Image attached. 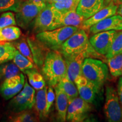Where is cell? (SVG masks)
Here are the masks:
<instances>
[{"instance_id": "6da1fadb", "label": "cell", "mask_w": 122, "mask_h": 122, "mask_svg": "<svg viewBox=\"0 0 122 122\" xmlns=\"http://www.w3.org/2000/svg\"><path fill=\"white\" fill-rule=\"evenodd\" d=\"M44 79L49 86L54 87L66 76V65L58 50L49 51L41 67Z\"/></svg>"}, {"instance_id": "7a4b0ae2", "label": "cell", "mask_w": 122, "mask_h": 122, "mask_svg": "<svg viewBox=\"0 0 122 122\" xmlns=\"http://www.w3.org/2000/svg\"><path fill=\"white\" fill-rule=\"evenodd\" d=\"M109 68L102 61L92 58H86L82 66L81 75L100 91L108 77Z\"/></svg>"}, {"instance_id": "3957f363", "label": "cell", "mask_w": 122, "mask_h": 122, "mask_svg": "<svg viewBox=\"0 0 122 122\" xmlns=\"http://www.w3.org/2000/svg\"><path fill=\"white\" fill-rule=\"evenodd\" d=\"M79 29L74 26L62 27L36 33V37L50 50H58L65 41Z\"/></svg>"}, {"instance_id": "277c9868", "label": "cell", "mask_w": 122, "mask_h": 122, "mask_svg": "<svg viewBox=\"0 0 122 122\" xmlns=\"http://www.w3.org/2000/svg\"><path fill=\"white\" fill-rule=\"evenodd\" d=\"M59 50V52L65 58L86 50H95L92 46L85 30L80 28L65 41Z\"/></svg>"}, {"instance_id": "5b68a950", "label": "cell", "mask_w": 122, "mask_h": 122, "mask_svg": "<svg viewBox=\"0 0 122 122\" xmlns=\"http://www.w3.org/2000/svg\"><path fill=\"white\" fill-rule=\"evenodd\" d=\"M35 89L25 81L22 91L13 97L8 105L9 109L13 113L31 110L35 102Z\"/></svg>"}, {"instance_id": "8992f818", "label": "cell", "mask_w": 122, "mask_h": 122, "mask_svg": "<svg viewBox=\"0 0 122 122\" xmlns=\"http://www.w3.org/2000/svg\"><path fill=\"white\" fill-rule=\"evenodd\" d=\"M105 96L104 112L107 120L109 122H122V106L118 92L112 86H107Z\"/></svg>"}, {"instance_id": "52a82bcc", "label": "cell", "mask_w": 122, "mask_h": 122, "mask_svg": "<svg viewBox=\"0 0 122 122\" xmlns=\"http://www.w3.org/2000/svg\"><path fill=\"white\" fill-rule=\"evenodd\" d=\"M45 5H40L29 2L28 0L23 1L16 12L15 19L16 24L26 30L31 25L35 18Z\"/></svg>"}, {"instance_id": "ba28073f", "label": "cell", "mask_w": 122, "mask_h": 122, "mask_svg": "<svg viewBox=\"0 0 122 122\" xmlns=\"http://www.w3.org/2000/svg\"><path fill=\"white\" fill-rule=\"evenodd\" d=\"M91 111L89 103L81 97L70 100L67 112L66 120L72 122H83Z\"/></svg>"}, {"instance_id": "9c48e42d", "label": "cell", "mask_w": 122, "mask_h": 122, "mask_svg": "<svg viewBox=\"0 0 122 122\" xmlns=\"http://www.w3.org/2000/svg\"><path fill=\"white\" fill-rule=\"evenodd\" d=\"M95 53H97L95 50H86L79 54L65 57L67 77L70 80L74 82L76 77L81 75L82 66L84 59L91 56H94Z\"/></svg>"}, {"instance_id": "30bf717a", "label": "cell", "mask_w": 122, "mask_h": 122, "mask_svg": "<svg viewBox=\"0 0 122 122\" xmlns=\"http://www.w3.org/2000/svg\"><path fill=\"white\" fill-rule=\"evenodd\" d=\"M57 13V10L51 4H46L32 22L33 32L36 34L45 30H52Z\"/></svg>"}, {"instance_id": "8fae6325", "label": "cell", "mask_w": 122, "mask_h": 122, "mask_svg": "<svg viewBox=\"0 0 122 122\" xmlns=\"http://www.w3.org/2000/svg\"><path fill=\"white\" fill-rule=\"evenodd\" d=\"M118 31L107 30L93 34L89 39L92 46L98 54L106 56L110 49Z\"/></svg>"}, {"instance_id": "7c38bea8", "label": "cell", "mask_w": 122, "mask_h": 122, "mask_svg": "<svg viewBox=\"0 0 122 122\" xmlns=\"http://www.w3.org/2000/svg\"><path fill=\"white\" fill-rule=\"evenodd\" d=\"M25 83V77L22 73L5 80L0 86V93L4 99L9 100L19 93Z\"/></svg>"}, {"instance_id": "4fadbf2b", "label": "cell", "mask_w": 122, "mask_h": 122, "mask_svg": "<svg viewBox=\"0 0 122 122\" xmlns=\"http://www.w3.org/2000/svg\"><path fill=\"white\" fill-rule=\"evenodd\" d=\"M80 97L87 102L91 103L95 99L96 94L99 91L92 82L80 75L74 81Z\"/></svg>"}, {"instance_id": "5bb4252c", "label": "cell", "mask_w": 122, "mask_h": 122, "mask_svg": "<svg viewBox=\"0 0 122 122\" xmlns=\"http://www.w3.org/2000/svg\"><path fill=\"white\" fill-rule=\"evenodd\" d=\"M85 20L84 17L79 15L76 11H71L65 14H61L57 11L52 30L65 26H74L80 28Z\"/></svg>"}, {"instance_id": "9a60e30c", "label": "cell", "mask_w": 122, "mask_h": 122, "mask_svg": "<svg viewBox=\"0 0 122 122\" xmlns=\"http://www.w3.org/2000/svg\"><path fill=\"white\" fill-rule=\"evenodd\" d=\"M90 33H96L107 30H122V17L118 14H115L102 20L101 22L90 27Z\"/></svg>"}, {"instance_id": "2e32d148", "label": "cell", "mask_w": 122, "mask_h": 122, "mask_svg": "<svg viewBox=\"0 0 122 122\" xmlns=\"http://www.w3.org/2000/svg\"><path fill=\"white\" fill-rule=\"evenodd\" d=\"M118 6L117 4L112 2H110L91 18L85 20L81 26L80 27V29L84 30H89L90 27L97 24V23L101 22L107 18L117 14Z\"/></svg>"}, {"instance_id": "e0dca14e", "label": "cell", "mask_w": 122, "mask_h": 122, "mask_svg": "<svg viewBox=\"0 0 122 122\" xmlns=\"http://www.w3.org/2000/svg\"><path fill=\"white\" fill-rule=\"evenodd\" d=\"M105 1V0H80L76 11L86 20L106 6Z\"/></svg>"}, {"instance_id": "ac0fdd59", "label": "cell", "mask_w": 122, "mask_h": 122, "mask_svg": "<svg viewBox=\"0 0 122 122\" xmlns=\"http://www.w3.org/2000/svg\"><path fill=\"white\" fill-rule=\"evenodd\" d=\"M27 40L31 50L35 64L37 68L41 67L50 49L33 36L27 37Z\"/></svg>"}, {"instance_id": "d6986e66", "label": "cell", "mask_w": 122, "mask_h": 122, "mask_svg": "<svg viewBox=\"0 0 122 122\" xmlns=\"http://www.w3.org/2000/svg\"><path fill=\"white\" fill-rule=\"evenodd\" d=\"M56 94V107L57 112L58 120L60 122L66 121L67 112L68 105V98L63 90L58 86H54Z\"/></svg>"}, {"instance_id": "ffe728a7", "label": "cell", "mask_w": 122, "mask_h": 122, "mask_svg": "<svg viewBox=\"0 0 122 122\" xmlns=\"http://www.w3.org/2000/svg\"><path fill=\"white\" fill-rule=\"evenodd\" d=\"M48 86H45L41 89L37 90L35 95V102L33 107L35 112L37 114L40 120L46 118L45 114L46 105V94Z\"/></svg>"}, {"instance_id": "44dd1931", "label": "cell", "mask_w": 122, "mask_h": 122, "mask_svg": "<svg viewBox=\"0 0 122 122\" xmlns=\"http://www.w3.org/2000/svg\"><path fill=\"white\" fill-rule=\"evenodd\" d=\"M26 74L30 85L36 90L41 89L46 86L45 80L43 75L39 72L37 68H32L23 72Z\"/></svg>"}, {"instance_id": "7402d4cb", "label": "cell", "mask_w": 122, "mask_h": 122, "mask_svg": "<svg viewBox=\"0 0 122 122\" xmlns=\"http://www.w3.org/2000/svg\"><path fill=\"white\" fill-rule=\"evenodd\" d=\"M21 35L20 28L14 25L0 27V42H11L19 39Z\"/></svg>"}, {"instance_id": "603a6c76", "label": "cell", "mask_w": 122, "mask_h": 122, "mask_svg": "<svg viewBox=\"0 0 122 122\" xmlns=\"http://www.w3.org/2000/svg\"><path fill=\"white\" fill-rule=\"evenodd\" d=\"M16 51L11 42H0V65L13 60Z\"/></svg>"}, {"instance_id": "cb8c5ba5", "label": "cell", "mask_w": 122, "mask_h": 122, "mask_svg": "<svg viewBox=\"0 0 122 122\" xmlns=\"http://www.w3.org/2000/svg\"><path fill=\"white\" fill-rule=\"evenodd\" d=\"M58 85L66 94L69 100L79 96L78 90L75 84L74 81L70 80L66 76L59 82Z\"/></svg>"}, {"instance_id": "d4e9b609", "label": "cell", "mask_w": 122, "mask_h": 122, "mask_svg": "<svg viewBox=\"0 0 122 122\" xmlns=\"http://www.w3.org/2000/svg\"><path fill=\"white\" fill-rule=\"evenodd\" d=\"M19 68L13 62H7L0 65V79L6 80L19 74Z\"/></svg>"}, {"instance_id": "484cf974", "label": "cell", "mask_w": 122, "mask_h": 122, "mask_svg": "<svg viewBox=\"0 0 122 122\" xmlns=\"http://www.w3.org/2000/svg\"><path fill=\"white\" fill-rule=\"evenodd\" d=\"M10 121L14 122H39L40 119L35 112L27 110L14 113L10 117Z\"/></svg>"}, {"instance_id": "4316f807", "label": "cell", "mask_w": 122, "mask_h": 122, "mask_svg": "<svg viewBox=\"0 0 122 122\" xmlns=\"http://www.w3.org/2000/svg\"><path fill=\"white\" fill-rule=\"evenodd\" d=\"M110 72L114 77H118L122 75V53L115 55L107 59Z\"/></svg>"}, {"instance_id": "83f0119b", "label": "cell", "mask_w": 122, "mask_h": 122, "mask_svg": "<svg viewBox=\"0 0 122 122\" xmlns=\"http://www.w3.org/2000/svg\"><path fill=\"white\" fill-rule=\"evenodd\" d=\"M11 43L13 44L16 49L18 50L21 54L27 57L28 59H30L32 62L34 63L31 50H30L27 39L20 37L19 39L16 40L11 41Z\"/></svg>"}, {"instance_id": "f1b7e54d", "label": "cell", "mask_w": 122, "mask_h": 122, "mask_svg": "<svg viewBox=\"0 0 122 122\" xmlns=\"http://www.w3.org/2000/svg\"><path fill=\"white\" fill-rule=\"evenodd\" d=\"M79 1L80 0H61L51 5L59 13L65 14L71 11H76Z\"/></svg>"}, {"instance_id": "f546056e", "label": "cell", "mask_w": 122, "mask_h": 122, "mask_svg": "<svg viewBox=\"0 0 122 122\" xmlns=\"http://www.w3.org/2000/svg\"><path fill=\"white\" fill-rule=\"evenodd\" d=\"M13 61L22 72H24L25 70L30 69V68L35 67L37 68L34 63L32 62L30 59H28L27 57L21 54L17 50L15 52Z\"/></svg>"}, {"instance_id": "4dcf8cb0", "label": "cell", "mask_w": 122, "mask_h": 122, "mask_svg": "<svg viewBox=\"0 0 122 122\" xmlns=\"http://www.w3.org/2000/svg\"><path fill=\"white\" fill-rule=\"evenodd\" d=\"M120 53H122V30L117 32L110 49L105 57L108 59Z\"/></svg>"}, {"instance_id": "1f68e13d", "label": "cell", "mask_w": 122, "mask_h": 122, "mask_svg": "<svg viewBox=\"0 0 122 122\" xmlns=\"http://www.w3.org/2000/svg\"><path fill=\"white\" fill-rule=\"evenodd\" d=\"M22 0H0V13L6 11H13L16 13Z\"/></svg>"}, {"instance_id": "d6a6232c", "label": "cell", "mask_w": 122, "mask_h": 122, "mask_svg": "<svg viewBox=\"0 0 122 122\" xmlns=\"http://www.w3.org/2000/svg\"><path fill=\"white\" fill-rule=\"evenodd\" d=\"M16 25L14 14L12 12H6L0 16V27H5Z\"/></svg>"}, {"instance_id": "836d02e7", "label": "cell", "mask_w": 122, "mask_h": 122, "mask_svg": "<svg viewBox=\"0 0 122 122\" xmlns=\"http://www.w3.org/2000/svg\"><path fill=\"white\" fill-rule=\"evenodd\" d=\"M53 87L51 86H49L47 90L46 94V105L45 114L46 117H48L49 114L50 109L53 104L55 99H56V94L53 89Z\"/></svg>"}, {"instance_id": "e575fe53", "label": "cell", "mask_w": 122, "mask_h": 122, "mask_svg": "<svg viewBox=\"0 0 122 122\" xmlns=\"http://www.w3.org/2000/svg\"><path fill=\"white\" fill-rule=\"evenodd\" d=\"M118 94L119 99L122 106V77H120L118 84Z\"/></svg>"}, {"instance_id": "d590c367", "label": "cell", "mask_w": 122, "mask_h": 122, "mask_svg": "<svg viewBox=\"0 0 122 122\" xmlns=\"http://www.w3.org/2000/svg\"><path fill=\"white\" fill-rule=\"evenodd\" d=\"M29 2L33 4L40 5H46V0H28Z\"/></svg>"}, {"instance_id": "8d00e7d4", "label": "cell", "mask_w": 122, "mask_h": 122, "mask_svg": "<svg viewBox=\"0 0 122 122\" xmlns=\"http://www.w3.org/2000/svg\"><path fill=\"white\" fill-rule=\"evenodd\" d=\"M117 14L120 15L122 17V4H119L118 6V8H117Z\"/></svg>"}, {"instance_id": "74e56055", "label": "cell", "mask_w": 122, "mask_h": 122, "mask_svg": "<svg viewBox=\"0 0 122 122\" xmlns=\"http://www.w3.org/2000/svg\"><path fill=\"white\" fill-rule=\"evenodd\" d=\"M117 1L118 0H105V6H107V5H109L110 2H114L115 4H117Z\"/></svg>"}, {"instance_id": "f35d334b", "label": "cell", "mask_w": 122, "mask_h": 122, "mask_svg": "<svg viewBox=\"0 0 122 122\" xmlns=\"http://www.w3.org/2000/svg\"><path fill=\"white\" fill-rule=\"evenodd\" d=\"M59 1H61V0H46V3L47 4H54V3L58 2Z\"/></svg>"}, {"instance_id": "ab89813d", "label": "cell", "mask_w": 122, "mask_h": 122, "mask_svg": "<svg viewBox=\"0 0 122 122\" xmlns=\"http://www.w3.org/2000/svg\"><path fill=\"white\" fill-rule=\"evenodd\" d=\"M122 0H118V1H117V4H122Z\"/></svg>"}, {"instance_id": "60d3db41", "label": "cell", "mask_w": 122, "mask_h": 122, "mask_svg": "<svg viewBox=\"0 0 122 122\" xmlns=\"http://www.w3.org/2000/svg\"><path fill=\"white\" fill-rule=\"evenodd\" d=\"M22 1H27V0H22Z\"/></svg>"}]
</instances>
